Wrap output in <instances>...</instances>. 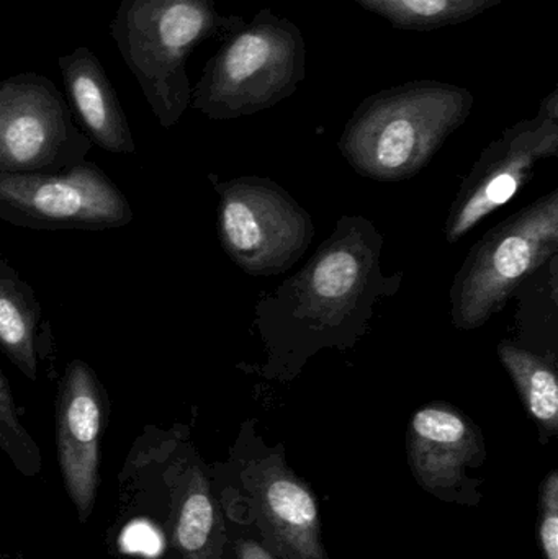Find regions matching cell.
Masks as SVG:
<instances>
[{"instance_id": "cell-6", "label": "cell", "mask_w": 558, "mask_h": 559, "mask_svg": "<svg viewBox=\"0 0 558 559\" xmlns=\"http://www.w3.org/2000/svg\"><path fill=\"white\" fill-rule=\"evenodd\" d=\"M558 255V190L498 223L468 251L455 274L451 321L474 331L503 311L521 286Z\"/></svg>"}, {"instance_id": "cell-3", "label": "cell", "mask_w": 558, "mask_h": 559, "mask_svg": "<svg viewBox=\"0 0 558 559\" xmlns=\"http://www.w3.org/2000/svg\"><path fill=\"white\" fill-rule=\"evenodd\" d=\"M474 104L468 88L435 79L382 88L357 105L337 147L359 176L402 182L431 163Z\"/></svg>"}, {"instance_id": "cell-19", "label": "cell", "mask_w": 558, "mask_h": 559, "mask_svg": "<svg viewBox=\"0 0 558 559\" xmlns=\"http://www.w3.org/2000/svg\"><path fill=\"white\" fill-rule=\"evenodd\" d=\"M537 540L544 559H558V469L541 483Z\"/></svg>"}, {"instance_id": "cell-4", "label": "cell", "mask_w": 558, "mask_h": 559, "mask_svg": "<svg viewBox=\"0 0 558 559\" xmlns=\"http://www.w3.org/2000/svg\"><path fill=\"white\" fill-rule=\"evenodd\" d=\"M218 0H120L110 33L157 123L173 128L190 107L187 61L210 39L223 43L246 25L223 15Z\"/></svg>"}, {"instance_id": "cell-1", "label": "cell", "mask_w": 558, "mask_h": 559, "mask_svg": "<svg viewBox=\"0 0 558 559\" xmlns=\"http://www.w3.org/2000/svg\"><path fill=\"white\" fill-rule=\"evenodd\" d=\"M383 236L370 219L343 215L330 238L290 278L261 296L254 324L265 360L245 365L265 380L288 383L321 350H351L369 332L382 299L405 274H385Z\"/></svg>"}, {"instance_id": "cell-11", "label": "cell", "mask_w": 558, "mask_h": 559, "mask_svg": "<svg viewBox=\"0 0 558 559\" xmlns=\"http://www.w3.org/2000/svg\"><path fill=\"white\" fill-rule=\"evenodd\" d=\"M558 156V91L536 117L518 121L491 141L464 177L446 219V239L455 245L487 216L508 205L533 179L537 164Z\"/></svg>"}, {"instance_id": "cell-5", "label": "cell", "mask_w": 558, "mask_h": 559, "mask_svg": "<svg viewBox=\"0 0 558 559\" xmlns=\"http://www.w3.org/2000/svg\"><path fill=\"white\" fill-rule=\"evenodd\" d=\"M305 78L300 26L262 9L206 61L190 105L210 120L251 117L292 97Z\"/></svg>"}, {"instance_id": "cell-20", "label": "cell", "mask_w": 558, "mask_h": 559, "mask_svg": "<svg viewBox=\"0 0 558 559\" xmlns=\"http://www.w3.org/2000/svg\"><path fill=\"white\" fill-rule=\"evenodd\" d=\"M228 547L233 548L235 559H277L262 545L259 537L251 535H239L233 542L228 537Z\"/></svg>"}, {"instance_id": "cell-17", "label": "cell", "mask_w": 558, "mask_h": 559, "mask_svg": "<svg viewBox=\"0 0 558 559\" xmlns=\"http://www.w3.org/2000/svg\"><path fill=\"white\" fill-rule=\"evenodd\" d=\"M360 9L382 16L393 28L432 32L477 19L503 0H349Z\"/></svg>"}, {"instance_id": "cell-12", "label": "cell", "mask_w": 558, "mask_h": 559, "mask_svg": "<svg viewBox=\"0 0 558 559\" xmlns=\"http://www.w3.org/2000/svg\"><path fill=\"white\" fill-rule=\"evenodd\" d=\"M406 455L415 481L451 504L477 506L480 479L468 469L487 459L484 433L464 411L446 401L418 407L406 429Z\"/></svg>"}, {"instance_id": "cell-14", "label": "cell", "mask_w": 558, "mask_h": 559, "mask_svg": "<svg viewBox=\"0 0 558 559\" xmlns=\"http://www.w3.org/2000/svg\"><path fill=\"white\" fill-rule=\"evenodd\" d=\"M62 81L84 133L111 154H134L133 133L114 85L91 49L81 46L58 59Z\"/></svg>"}, {"instance_id": "cell-10", "label": "cell", "mask_w": 558, "mask_h": 559, "mask_svg": "<svg viewBox=\"0 0 558 559\" xmlns=\"http://www.w3.org/2000/svg\"><path fill=\"white\" fill-rule=\"evenodd\" d=\"M92 146L48 78L23 72L0 82V173H59L85 160Z\"/></svg>"}, {"instance_id": "cell-13", "label": "cell", "mask_w": 558, "mask_h": 559, "mask_svg": "<svg viewBox=\"0 0 558 559\" xmlns=\"http://www.w3.org/2000/svg\"><path fill=\"white\" fill-rule=\"evenodd\" d=\"M108 416L110 397L97 371L81 358L69 361L56 391V452L81 524H87L97 502L100 442Z\"/></svg>"}, {"instance_id": "cell-9", "label": "cell", "mask_w": 558, "mask_h": 559, "mask_svg": "<svg viewBox=\"0 0 558 559\" xmlns=\"http://www.w3.org/2000/svg\"><path fill=\"white\" fill-rule=\"evenodd\" d=\"M0 219L28 229L105 231L133 222L117 183L91 160L48 174L0 173Z\"/></svg>"}, {"instance_id": "cell-7", "label": "cell", "mask_w": 558, "mask_h": 559, "mask_svg": "<svg viewBox=\"0 0 558 559\" xmlns=\"http://www.w3.org/2000/svg\"><path fill=\"white\" fill-rule=\"evenodd\" d=\"M209 177L218 195L219 245L242 272L274 277L307 254L313 219L284 187L268 177Z\"/></svg>"}, {"instance_id": "cell-8", "label": "cell", "mask_w": 558, "mask_h": 559, "mask_svg": "<svg viewBox=\"0 0 558 559\" xmlns=\"http://www.w3.org/2000/svg\"><path fill=\"white\" fill-rule=\"evenodd\" d=\"M231 463L251 501L262 545L277 559H328L317 496L292 472L284 447L264 445L256 420L242 424Z\"/></svg>"}, {"instance_id": "cell-2", "label": "cell", "mask_w": 558, "mask_h": 559, "mask_svg": "<svg viewBox=\"0 0 558 559\" xmlns=\"http://www.w3.org/2000/svg\"><path fill=\"white\" fill-rule=\"evenodd\" d=\"M118 499L130 522L157 535L151 559H226L222 509L183 424L144 427L118 473Z\"/></svg>"}, {"instance_id": "cell-21", "label": "cell", "mask_w": 558, "mask_h": 559, "mask_svg": "<svg viewBox=\"0 0 558 559\" xmlns=\"http://www.w3.org/2000/svg\"><path fill=\"white\" fill-rule=\"evenodd\" d=\"M0 559H3V558H2V555H0Z\"/></svg>"}, {"instance_id": "cell-18", "label": "cell", "mask_w": 558, "mask_h": 559, "mask_svg": "<svg viewBox=\"0 0 558 559\" xmlns=\"http://www.w3.org/2000/svg\"><path fill=\"white\" fill-rule=\"evenodd\" d=\"M0 450L9 456L20 475L35 478L41 473L43 456L38 443L20 419L19 406L0 365Z\"/></svg>"}, {"instance_id": "cell-15", "label": "cell", "mask_w": 558, "mask_h": 559, "mask_svg": "<svg viewBox=\"0 0 558 559\" xmlns=\"http://www.w3.org/2000/svg\"><path fill=\"white\" fill-rule=\"evenodd\" d=\"M41 302L35 289L0 254V350L23 377L38 383L46 354Z\"/></svg>"}, {"instance_id": "cell-16", "label": "cell", "mask_w": 558, "mask_h": 559, "mask_svg": "<svg viewBox=\"0 0 558 559\" xmlns=\"http://www.w3.org/2000/svg\"><path fill=\"white\" fill-rule=\"evenodd\" d=\"M498 357L513 380L527 416L536 424L539 442L547 445L558 436L557 357L510 338L498 345Z\"/></svg>"}]
</instances>
